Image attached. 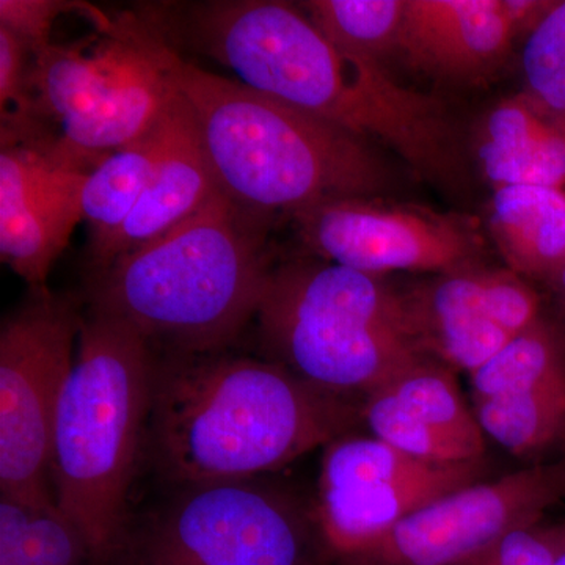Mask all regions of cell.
Instances as JSON below:
<instances>
[{
	"label": "cell",
	"instance_id": "obj_16",
	"mask_svg": "<svg viewBox=\"0 0 565 565\" xmlns=\"http://www.w3.org/2000/svg\"><path fill=\"white\" fill-rule=\"evenodd\" d=\"M515 41L501 0H405L397 50L448 79L486 77Z\"/></svg>",
	"mask_w": 565,
	"mask_h": 565
},
{
	"label": "cell",
	"instance_id": "obj_25",
	"mask_svg": "<svg viewBox=\"0 0 565 565\" xmlns=\"http://www.w3.org/2000/svg\"><path fill=\"white\" fill-rule=\"evenodd\" d=\"M505 20L511 24L516 36L530 35L541 24L550 10L555 7L556 0H501Z\"/></svg>",
	"mask_w": 565,
	"mask_h": 565
},
{
	"label": "cell",
	"instance_id": "obj_2",
	"mask_svg": "<svg viewBox=\"0 0 565 565\" xmlns=\"http://www.w3.org/2000/svg\"><path fill=\"white\" fill-rule=\"evenodd\" d=\"M145 28L156 61L191 114L218 189L232 202L274 217L330 200L374 199L390 188L392 174L370 141L192 65Z\"/></svg>",
	"mask_w": 565,
	"mask_h": 565
},
{
	"label": "cell",
	"instance_id": "obj_4",
	"mask_svg": "<svg viewBox=\"0 0 565 565\" xmlns=\"http://www.w3.org/2000/svg\"><path fill=\"white\" fill-rule=\"evenodd\" d=\"M156 366L128 323L95 310L82 321L52 427L51 481L55 504L96 559L120 542Z\"/></svg>",
	"mask_w": 565,
	"mask_h": 565
},
{
	"label": "cell",
	"instance_id": "obj_13",
	"mask_svg": "<svg viewBox=\"0 0 565 565\" xmlns=\"http://www.w3.org/2000/svg\"><path fill=\"white\" fill-rule=\"evenodd\" d=\"M87 174L43 148L2 147L0 256L32 288H44L52 264L82 221V188Z\"/></svg>",
	"mask_w": 565,
	"mask_h": 565
},
{
	"label": "cell",
	"instance_id": "obj_26",
	"mask_svg": "<svg viewBox=\"0 0 565 565\" xmlns=\"http://www.w3.org/2000/svg\"><path fill=\"white\" fill-rule=\"evenodd\" d=\"M546 286L552 291L553 302H555L556 308V319L565 327V256L559 266H557L556 273L546 282Z\"/></svg>",
	"mask_w": 565,
	"mask_h": 565
},
{
	"label": "cell",
	"instance_id": "obj_23",
	"mask_svg": "<svg viewBox=\"0 0 565 565\" xmlns=\"http://www.w3.org/2000/svg\"><path fill=\"white\" fill-rule=\"evenodd\" d=\"M90 13L109 31L114 22L92 7L74 0H0V28L24 41L33 52L50 44L52 24L61 14Z\"/></svg>",
	"mask_w": 565,
	"mask_h": 565
},
{
	"label": "cell",
	"instance_id": "obj_19",
	"mask_svg": "<svg viewBox=\"0 0 565 565\" xmlns=\"http://www.w3.org/2000/svg\"><path fill=\"white\" fill-rule=\"evenodd\" d=\"M166 114L150 132L111 152L85 178L82 221L87 222L90 228V247L117 232L140 202L161 154Z\"/></svg>",
	"mask_w": 565,
	"mask_h": 565
},
{
	"label": "cell",
	"instance_id": "obj_5",
	"mask_svg": "<svg viewBox=\"0 0 565 565\" xmlns=\"http://www.w3.org/2000/svg\"><path fill=\"white\" fill-rule=\"evenodd\" d=\"M256 319L277 363L338 396H366L426 359L403 292L333 263L292 259L274 269Z\"/></svg>",
	"mask_w": 565,
	"mask_h": 565
},
{
	"label": "cell",
	"instance_id": "obj_7",
	"mask_svg": "<svg viewBox=\"0 0 565 565\" xmlns=\"http://www.w3.org/2000/svg\"><path fill=\"white\" fill-rule=\"evenodd\" d=\"M484 460L427 462L373 437L345 434L326 446L313 522L334 564L359 555L397 523L445 494L475 484Z\"/></svg>",
	"mask_w": 565,
	"mask_h": 565
},
{
	"label": "cell",
	"instance_id": "obj_9",
	"mask_svg": "<svg viewBox=\"0 0 565 565\" xmlns=\"http://www.w3.org/2000/svg\"><path fill=\"white\" fill-rule=\"evenodd\" d=\"M305 247L329 263L381 277L460 273L482 266L484 243L456 215L374 199L330 200L292 214Z\"/></svg>",
	"mask_w": 565,
	"mask_h": 565
},
{
	"label": "cell",
	"instance_id": "obj_3",
	"mask_svg": "<svg viewBox=\"0 0 565 565\" xmlns=\"http://www.w3.org/2000/svg\"><path fill=\"white\" fill-rule=\"evenodd\" d=\"M273 217L218 193L169 233L96 270L92 310L172 356L221 352L258 313Z\"/></svg>",
	"mask_w": 565,
	"mask_h": 565
},
{
	"label": "cell",
	"instance_id": "obj_14",
	"mask_svg": "<svg viewBox=\"0 0 565 565\" xmlns=\"http://www.w3.org/2000/svg\"><path fill=\"white\" fill-rule=\"evenodd\" d=\"M373 437L427 462L484 460L486 435L460 393L451 367L419 360L364 396Z\"/></svg>",
	"mask_w": 565,
	"mask_h": 565
},
{
	"label": "cell",
	"instance_id": "obj_20",
	"mask_svg": "<svg viewBox=\"0 0 565 565\" xmlns=\"http://www.w3.org/2000/svg\"><path fill=\"white\" fill-rule=\"evenodd\" d=\"M87 556L84 537L55 501L35 504L2 494L0 565H81Z\"/></svg>",
	"mask_w": 565,
	"mask_h": 565
},
{
	"label": "cell",
	"instance_id": "obj_27",
	"mask_svg": "<svg viewBox=\"0 0 565 565\" xmlns=\"http://www.w3.org/2000/svg\"><path fill=\"white\" fill-rule=\"evenodd\" d=\"M553 565H565V520L561 522V541Z\"/></svg>",
	"mask_w": 565,
	"mask_h": 565
},
{
	"label": "cell",
	"instance_id": "obj_1",
	"mask_svg": "<svg viewBox=\"0 0 565 565\" xmlns=\"http://www.w3.org/2000/svg\"><path fill=\"white\" fill-rule=\"evenodd\" d=\"M150 415L163 468L191 486L269 473L363 422L362 407L280 363L218 352L156 366Z\"/></svg>",
	"mask_w": 565,
	"mask_h": 565
},
{
	"label": "cell",
	"instance_id": "obj_10",
	"mask_svg": "<svg viewBox=\"0 0 565 565\" xmlns=\"http://www.w3.org/2000/svg\"><path fill=\"white\" fill-rule=\"evenodd\" d=\"M565 501V459L462 487L338 565H456Z\"/></svg>",
	"mask_w": 565,
	"mask_h": 565
},
{
	"label": "cell",
	"instance_id": "obj_24",
	"mask_svg": "<svg viewBox=\"0 0 565 565\" xmlns=\"http://www.w3.org/2000/svg\"><path fill=\"white\" fill-rule=\"evenodd\" d=\"M561 541V522L516 527L456 565H553Z\"/></svg>",
	"mask_w": 565,
	"mask_h": 565
},
{
	"label": "cell",
	"instance_id": "obj_6",
	"mask_svg": "<svg viewBox=\"0 0 565 565\" xmlns=\"http://www.w3.org/2000/svg\"><path fill=\"white\" fill-rule=\"evenodd\" d=\"M82 321L46 288L2 323L0 332V489L28 503H52L55 412L74 363Z\"/></svg>",
	"mask_w": 565,
	"mask_h": 565
},
{
	"label": "cell",
	"instance_id": "obj_21",
	"mask_svg": "<svg viewBox=\"0 0 565 565\" xmlns=\"http://www.w3.org/2000/svg\"><path fill=\"white\" fill-rule=\"evenodd\" d=\"M307 17L337 50L381 62L397 50L405 0H311Z\"/></svg>",
	"mask_w": 565,
	"mask_h": 565
},
{
	"label": "cell",
	"instance_id": "obj_12",
	"mask_svg": "<svg viewBox=\"0 0 565 565\" xmlns=\"http://www.w3.org/2000/svg\"><path fill=\"white\" fill-rule=\"evenodd\" d=\"M482 433L519 457L565 445V327L542 315L470 374Z\"/></svg>",
	"mask_w": 565,
	"mask_h": 565
},
{
	"label": "cell",
	"instance_id": "obj_22",
	"mask_svg": "<svg viewBox=\"0 0 565 565\" xmlns=\"http://www.w3.org/2000/svg\"><path fill=\"white\" fill-rule=\"evenodd\" d=\"M522 70L527 95L565 126V0L526 36Z\"/></svg>",
	"mask_w": 565,
	"mask_h": 565
},
{
	"label": "cell",
	"instance_id": "obj_15",
	"mask_svg": "<svg viewBox=\"0 0 565 565\" xmlns=\"http://www.w3.org/2000/svg\"><path fill=\"white\" fill-rule=\"evenodd\" d=\"M218 193L221 189L191 114L173 92L166 114L161 154L140 202L117 232L90 247L96 270L169 233L203 210Z\"/></svg>",
	"mask_w": 565,
	"mask_h": 565
},
{
	"label": "cell",
	"instance_id": "obj_28",
	"mask_svg": "<svg viewBox=\"0 0 565 565\" xmlns=\"http://www.w3.org/2000/svg\"><path fill=\"white\" fill-rule=\"evenodd\" d=\"M315 565H322V564H315Z\"/></svg>",
	"mask_w": 565,
	"mask_h": 565
},
{
	"label": "cell",
	"instance_id": "obj_8",
	"mask_svg": "<svg viewBox=\"0 0 565 565\" xmlns=\"http://www.w3.org/2000/svg\"><path fill=\"white\" fill-rule=\"evenodd\" d=\"M313 534L280 493L248 481L195 484L152 535L145 565H315Z\"/></svg>",
	"mask_w": 565,
	"mask_h": 565
},
{
	"label": "cell",
	"instance_id": "obj_18",
	"mask_svg": "<svg viewBox=\"0 0 565 565\" xmlns=\"http://www.w3.org/2000/svg\"><path fill=\"white\" fill-rule=\"evenodd\" d=\"M490 232L512 273L546 285L565 256V189H494Z\"/></svg>",
	"mask_w": 565,
	"mask_h": 565
},
{
	"label": "cell",
	"instance_id": "obj_11",
	"mask_svg": "<svg viewBox=\"0 0 565 565\" xmlns=\"http://www.w3.org/2000/svg\"><path fill=\"white\" fill-rule=\"evenodd\" d=\"M403 299L419 351L468 374L544 315L523 277L484 266L437 275Z\"/></svg>",
	"mask_w": 565,
	"mask_h": 565
},
{
	"label": "cell",
	"instance_id": "obj_17",
	"mask_svg": "<svg viewBox=\"0 0 565 565\" xmlns=\"http://www.w3.org/2000/svg\"><path fill=\"white\" fill-rule=\"evenodd\" d=\"M478 161L493 188H565V126L527 93L505 98L479 126Z\"/></svg>",
	"mask_w": 565,
	"mask_h": 565
}]
</instances>
